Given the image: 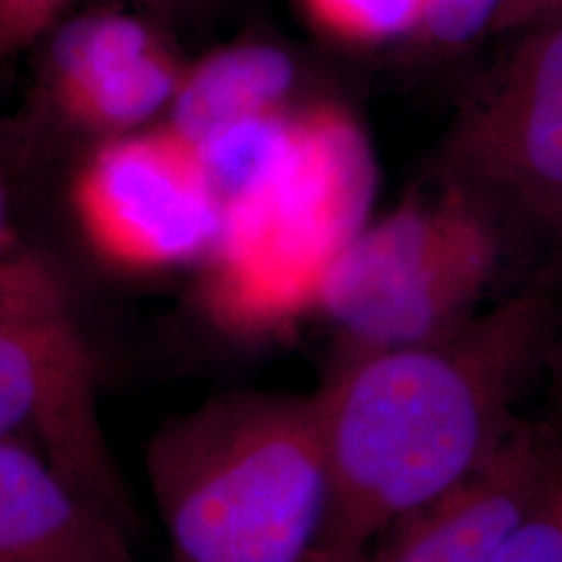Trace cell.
I'll return each instance as SVG.
<instances>
[{"instance_id":"cell-22","label":"cell","mask_w":562,"mask_h":562,"mask_svg":"<svg viewBox=\"0 0 562 562\" xmlns=\"http://www.w3.org/2000/svg\"><path fill=\"white\" fill-rule=\"evenodd\" d=\"M554 496H557V503L561 506L562 513V462H559L557 475H554Z\"/></svg>"},{"instance_id":"cell-11","label":"cell","mask_w":562,"mask_h":562,"mask_svg":"<svg viewBox=\"0 0 562 562\" xmlns=\"http://www.w3.org/2000/svg\"><path fill=\"white\" fill-rule=\"evenodd\" d=\"M301 80V59L280 42H229L186 63L162 121L199 142L232 123L290 111Z\"/></svg>"},{"instance_id":"cell-13","label":"cell","mask_w":562,"mask_h":562,"mask_svg":"<svg viewBox=\"0 0 562 562\" xmlns=\"http://www.w3.org/2000/svg\"><path fill=\"white\" fill-rule=\"evenodd\" d=\"M504 0H425L408 46L427 55H457L490 36Z\"/></svg>"},{"instance_id":"cell-19","label":"cell","mask_w":562,"mask_h":562,"mask_svg":"<svg viewBox=\"0 0 562 562\" xmlns=\"http://www.w3.org/2000/svg\"><path fill=\"white\" fill-rule=\"evenodd\" d=\"M130 2L134 9L150 15L153 20L159 21L167 27L169 23H176L199 13L213 0H130Z\"/></svg>"},{"instance_id":"cell-18","label":"cell","mask_w":562,"mask_h":562,"mask_svg":"<svg viewBox=\"0 0 562 562\" xmlns=\"http://www.w3.org/2000/svg\"><path fill=\"white\" fill-rule=\"evenodd\" d=\"M562 18V0H504L490 36L510 38L543 21Z\"/></svg>"},{"instance_id":"cell-10","label":"cell","mask_w":562,"mask_h":562,"mask_svg":"<svg viewBox=\"0 0 562 562\" xmlns=\"http://www.w3.org/2000/svg\"><path fill=\"white\" fill-rule=\"evenodd\" d=\"M125 533L36 448L0 440V562H136Z\"/></svg>"},{"instance_id":"cell-17","label":"cell","mask_w":562,"mask_h":562,"mask_svg":"<svg viewBox=\"0 0 562 562\" xmlns=\"http://www.w3.org/2000/svg\"><path fill=\"white\" fill-rule=\"evenodd\" d=\"M69 308L59 280L23 281L0 276V313Z\"/></svg>"},{"instance_id":"cell-1","label":"cell","mask_w":562,"mask_h":562,"mask_svg":"<svg viewBox=\"0 0 562 562\" xmlns=\"http://www.w3.org/2000/svg\"><path fill=\"white\" fill-rule=\"evenodd\" d=\"M562 334V259L434 340L338 352L315 396L331 503L323 550L367 552L487 461Z\"/></svg>"},{"instance_id":"cell-5","label":"cell","mask_w":562,"mask_h":562,"mask_svg":"<svg viewBox=\"0 0 562 562\" xmlns=\"http://www.w3.org/2000/svg\"><path fill=\"white\" fill-rule=\"evenodd\" d=\"M510 38L450 125L440 180L562 257V18Z\"/></svg>"},{"instance_id":"cell-7","label":"cell","mask_w":562,"mask_h":562,"mask_svg":"<svg viewBox=\"0 0 562 562\" xmlns=\"http://www.w3.org/2000/svg\"><path fill=\"white\" fill-rule=\"evenodd\" d=\"M0 440L36 448L81 496L132 527L102 431L97 361L69 308L0 313Z\"/></svg>"},{"instance_id":"cell-12","label":"cell","mask_w":562,"mask_h":562,"mask_svg":"<svg viewBox=\"0 0 562 562\" xmlns=\"http://www.w3.org/2000/svg\"><path fill=\"white\" fill-rule=\"evenodd\" d=\"M306 13L334 38L350 44L406 42L422 21L425 0H302Z\"/></svg>"},{"instance_id":"cell-3","label":"cell","mask_w":562,"mask_h":562,"mask_svg":"<svg viewBox=\"0 0 562 562\" xmlns=\"http://www.w3.org/2000/svg\"><path fill=\"white\" fill-rule=\"evenodd\" d=\"M375 181L371 144L348 109L296 111L276 159L223 202L199 267L202 315L223 334L262 338L319 311L334 267L369 225Z\"/></svg>"},{"instance_id":"cell-15","label":"cell","mask_w":562,"mask_h":562,"mask_svg":"<svg viewBox=\"0 0 562 562\" xmlns=\"http://www.w3.org/2000/svg\"><path fill=\"white\" fill-rule=\"evenodd\" d=\"M494 562H562V513L554 480Z\"/></svg>"},{"instance_id":"cell-16","label":"cell","mask_w":562,"mask_h":562,"mask_svg":"<svg viewBox=\"0 0 562 562\" xmlns=\"http://www.w3.org/2000/svg\"><path fill=\"white\" fill-rule=\"evenodd\" d=\"M0 276L23 281H53L57 276L21 238L11 220L4 186L0 178Z\"/></svg>"},{"instance_id":"cell-4","label":"cell","mask_w":562,"mask_h":562,"mask_svg":"<svg viewBox=\"0 0 562 562\" xmlns=\"http://www.w3.org/2000/svg\"><path fill=\"white\" fill-rule=\"evenodd\" d=\"M519 238L531 240L448 181L434 196L404 202L367 225L334 267L319 302L338 329V352L411 346L457 329L477 313Z\"/></svg>"},{"instance_id":"cell-2","label":"cell","mask_w":562,"mask_h":562,"mask_svg":"<svg viewBox=\"0 0 562 562\" xmlns=\"http://www.w3.org/2000/svg\"><path fill=\"white\" fill-rule=\"evenodd\" d=\"M148 480L176 562H308L331 473L315 396L234 394L165 425Z\"/></svg>"},{"instance_id":"cell-20","label":"cell","mask_w":562,"mask_h":562,"mask_svg":"<svg viewBox=\"0 0 562 562\" xmlns=\"http://www.w3.org/2000/svg\"><path fill=\"white\" fill-rule=\"evenodd\" d=\"M546 371H548V375L552 380V392H554V398H557V404H559L562 413V334L559 341L554 344V350H552V355L548 359Z\"/></svg>"},{"instance_id":"cell-21","label":"cell","mask_w":562,"mask_h":562,"mask_svg":"<svg viewBox=\"0 0 562 562\" xmlns=\"http://www.w3.org/2000/svg\"><path fill=\"white\" fill-rule=\"evenodd\" d=\"M308 562H371L367 552H340V550H323L319 548Z\"/></svg>"},{"instance_id":"cell-14","label":"cell","mask_w":562,"mask_h":562,"mask_svg":"<svg viewBox=\"0 0 562 562\" xmlns=\"http://www.w3.org/2000/svg\"><path fill=\"white\" fill-rule=\"evenodd\" d=\"M78 0H0V59L41 44Z\"/></svg>"},{"instance_id":"cell-9","label":"cell","mask_w":562,"mask_h":562,"mask_svg":"<svg viewBox=\"0 0 562 562\" xmlns=\"http://www.w3.org/2000/svg\"><path fill=\"white\" fill-rule=\"evenodd\" d=\"M559 462L542 434L517 422L475 471L392 522L371 562H494L542 501Z\"/></svg>"},{"instance_id":"cell-8","label":"cell","mask_w":562,"mask_h":562,"mask_svg":"<svg viewBox=\"0 0 562 562\" xmlns=\"http://www.w3.org/2000/svg\"><path fill=\"white\" fill-rule=\"evenodd\" d=\"M42 42L48 109L94 144L165 120L186 67L167 27L134 7L65 18Z\"/></svg>"},{"instance_id":"cell-6","label":"cell","mask_w":562,"mask_h":562,"mask_svg":"<svg viewBox=\"0 0 562 562\" xmlns=\"http://www.w3.org/2000/svg\"><path fill=\"white\" fill-rule=\"evenodd\" d=\"M67 204L88 252L121 276L201 267L222 225L196 144L167 121L94 144Z\"/></svg>"}]
</instances>
